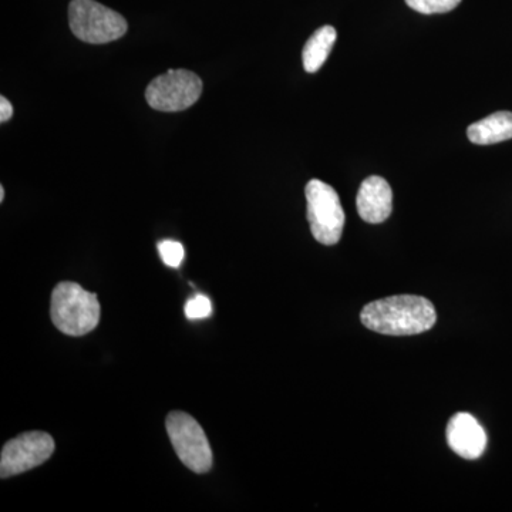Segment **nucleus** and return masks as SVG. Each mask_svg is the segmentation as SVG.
<instances>
[{
  "instance_id": "nucleus-1",
  "label": "nucleus",
  "mask_w": 512,
  "mask_h": 512,
  "mask_svg": "<svg viewBox=\"0 0 512 512\" xmlns=\"http://www.w3.org/2000/svg\"><path fill=\"white\" fill-rule=\"evenodd\" d=\"M367 329L389 336H410L427 332L436 325L433 303L423 296L397 295L367 303L360 313Z\"/></svg>"
},
{
  "instance_id": "nucleus-2",
  "label": "nucleus",
  "mask_w": 512,
  "mask_h": 512,
  "mask_svg": "<svg viewBox=\"0 0 512 512\" xmlns=\"http://www.w3.org/2000/svg\"><path fill=\"white\" fill-rule=\"evenodd\" d=\"M50 316L60 332L69 336H84L100 322V303L96 293L74 282H62L52 293Z\"/></svg>"
},
{
  "instance_id": "nucleus-3",
  "label": "nucleus",
  "mask_w": 512,
  "mask_h": 512,
  "mask_svg": "<svg viewBox=\"0 0 512 512\" xmlns=\"http://www.w3.org/2000/svg\"><path fill=\"white\" fill-rule=\"evenodd\" d=\"M69 23L73 35L90 45H104L126 35L127 20L96 0H72Z\"/></svg>"
},
{
  "instance_id": "nucleus-4",
  "label": "nucleus",
  "mask_w": 512,
  "mask_h": 512,
  "mask_svg": "<svg viewBox=\"0 0 512 512\" xmlns=\"http://www.w3.org/2000/svg\"><path fill=\"white\" fill-rule=\"evenodd\" d=\"M305 195L313 238L323 245L338 244L345 228V211L338 192L323 181L311 180Z\"/></svg>"
},
{
  "instance_id": "nucleus-5",
  "label": "nucleus",
  "mask_w": 512,
  "mask_h": 512,
  "mask_svg": "<svg viewBox=\"0 0 512 512\" xmlns=\"http://www.w3.org/2000/svg\"><path fill=\"white\" fill-rule=\"evenodd\" d=\"M165 426L175 453L184 466L197 474L208 473L212 467V450L200 423L190 414L171 412Z\"/></svg>"
},
{
  "instance_id": "nucleus-6",
  "label": "nucleus",
  "mask_w": 512,
  "mask_h": 512,
  "mask_svg": "<svg viewBox=\"0 0 512 512\" xmlns=\"http://www.w3.org/2000/svg\"><path fill=\"white\" fill-rule=\"evenodd\" d=\"M202 93V82L190 70H173L156 77L146 89V100L151 109L173 113L190 109Z\"/></svg>"
},
{
  "instance_id": "nucleus-7",
  "label": "nucleus",
  "mask_w": 512,
  "mask_h": 512,
  "mask_svg": "<svg viewBox=\"0 0 512 512\" xmlns=\"http://www.w3.org/2000/svg\"><path fill=\"white\" fill-rule=\"evenodd\" d=\"M55 440L43 431H30L8 441L0 456V477L18 476L42 466L55 453Z\"/></svg>"
},
{
  "instance_id": "nucleus-8",
  "label": "nucleus",
  "mask_w": 512,
  "mask_h": 512,
  "mask_svg": "<svg viewBox=\"0 0 512 512\" xmlns=\"http://www.w3.org/2000/svg\"><path fill=\"white\" fill-rule=\"evenodd\" d=\"M447 443L457 456L466 460H477L487 447V434L476 417L468 413H457L448 421Z\"/></svg>"
},
{
  "instance_id": "nucleus-9",
  "label": "nucleus",
  "mask_w": 512,
  "mask_h": 512,
  "mask_svg": "<svg viewBox=\"0 0 512 512\" xmlns=\"http://www.w3.org/2000/svg\"><path fill=\"white\" fill-rule=\"evenodd\" d=\"M356 205L363 221L382 224L393 211L392 188L384 178L372 175L360 185Z\"/></svg>"
},
{
  "instance_id": "nucleus-10",
  "label": "nucleus",
  "mask_w": 512,
  "mask_h": 512,
  "mask_svg": "<svg viewBox=\"0 0 512 512\" xmlns=\"http://www.w3.org/2000/svg\"><path fill=\"white\" fill-rule=\"evenodd\" d=\"M467 137L471 143L478 144V146H491V144L511 140V111H497V113L471 124L467 130Z\"/></svg>"
},
{
  "instance_id": "nucleus-11",
  "label": "nucleus",
  "mask_w": 512,
  "mask_h": 512,
  "mask_svg": "<svg viewBox=\"0 0 512 512\" xmlns=\"http://www.w3.org/2000/svg\"><path fill=\"white\" fill-rule=\"evenodd\" d=\"M336 39H338V32L333 26L329 25L322 26L309 37L302 53L303 67H305L306 72H318L328 59Z\"/></svg>"
},
{
  "instance_id": "nucleus-12",
  "label": "nucleus",
  "mask_w": 512,
  "mask_h": 512,
  "mask_svg": "<svg viewBox=\"0 0 512 512\" xmlns=\"http://www.w3.org/2000/svg\"><path fill=\"white\" fill-rule=\"evenodd\" d=\"M407 6L423 13V15H436V13H447L456 9L461 0H406Z\"/></svg>"
},
{
  "instance_id": "nucleus-13",
  "label": "nucleus",
  "mask_w": 512,
  "mask_h": 512,
  "mask_svg": "<svg viewBox=\"0 0 512 512\" xmlns=\"http://www.w3.org/2000/svg\"><path fill=\"white\" fill-rule=\"evenodd\" d=\"M158 252H160L164 264L170 266V268H178V266L183 264L185 251L180 242L171 241V239L161 241L158 244Z\"/></svg>"
},
{
  "instance_id": "nucleus-14",
  "label": "nucleus",
  "mask_w": 512,
  "mask_h": 512,
  "mask_svg": "<svg viewBox=\"0 0 512 512\" xmlns=\"http://www.w3.org/2000/svg\"><path fill=\"white\" fill-rule=\"evenodd\" d=\"M212 303L210 298L205 295H195L194 298L190 299L185 305V316L191 320L205 319L211 315Z\"/></svg>"
},
{
  "instance_id": "nucleus-15",
  "label": "nucleus",
  "mask_w": 512,
  "mask_h": 512,
  "mask_svg": "<svg viewBox=\"0 0 512 512\" xmlns=\"http://www.w3.org/2000/svg\"><path fill=\"white\" fill-rule=\"evenodd\" d=\"M12 116V104H10V101L6 99L5 96L0 97V121H2V123H6V121L12 119Z\"/></svg>"
},
{
  "instance_id": "nucleus-16",
  "label": "nucleus",
  "mask_w": 512,
  "mask_h": 512,
  "mask_svg": "<svg viewBox=\"0 0 512 512\" xmlns=\"http://www.w3.org/2000/svg\"><path fill=\"white\" fill-rule=\"evenodd\" d=\"M5 200V188L0 187V202H3Z\"/></svg>"
}]
</instances>
